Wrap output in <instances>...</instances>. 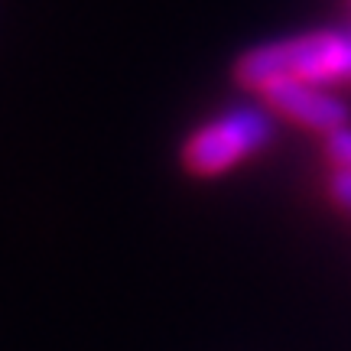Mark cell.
<instances>
[{"label": "cell", "mask_w": 351, "mask_h": 351, "mask_svg": "<svg viewBox=\"0 0 351 351\" xmlns=\"http://www.w3.org/2000/svg\"><path fill=\"white\" fill-rule=\"evenodd\" d=\"M234 78L257 95L283 78L319 88L351 82V29H315L257 43L238 56Z\"/></svg>", "instance_id": "cell-1"}, {"label": "cell", "mask_w": 351, "mask_h": 351, "mask_svg": "<svg viewBox=\"0 0 351 351\" xmlns=\"http://www.w3.org/2000/svg\"><path fill=\"white\" fill-rule=\"evenodd\" d=\"M276 137L274 111L267 104H234L208 124L195 127L182 143V166L192 176H221L263 153Z\"/></svg>", "instance_id": "cell-2"}, {"label": "cell", "mask_w": 351, "mask_h": 351, "mask_svg": "<svg viewBox=\"0 0 351 351\" xmlns=\"http://www.w3.org/2000/svg\"><path fill=\"white\" fill-rule=\"evenodd\" d=\"M261 98L274 114L287 117L293 124L309 127L315 134H326V137L348 127V108L335 95H328L326 88L309 85V82L283 78V82L263 88Z\"/></svg>", "instance_id": "cell-3"}, {"label": "cell", "mask_w": 351, "mask_h": 351, "mask_svg": "<svg viewBox=\"0 0 351 351\" xmlns=\"http://www.w3.org/2000/svg\"><path fill=\"white\" fill-rule=\"evenodd\" d=\"M326 153L335 163V169H348L351 173V127H341L335 134L326 137Z\"/></svg>", "instance_id": "cell-4"}, {"label": "cell", "mask_w": 351, "mask_h": 351, "mask_svg": "<svg viewBox=\"0 0 351 351\" xmlns=\"http://www.w3.org/2000/svg\"><path fill=\"white\" fill-rule=\"evenodd\" d=\"M328 195H332V202L339 208H345L351 215V173L348 169H335V173L328 176Z\"/></svg>", "instance_id": "cell-5"}]
</instances>
